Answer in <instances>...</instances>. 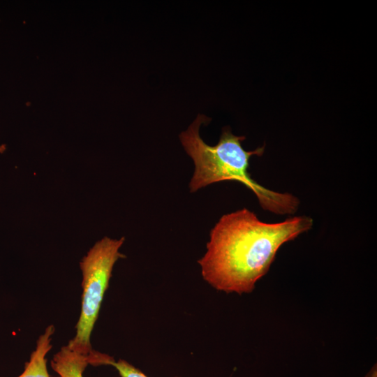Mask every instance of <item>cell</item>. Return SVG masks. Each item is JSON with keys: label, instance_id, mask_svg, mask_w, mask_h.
Listing matches in <instances>:
<instances>
[{"label": "cell", "instance_id": "obj_1", "mask_svg": "<svg viewBox=\"0 0 377 377\" xmlns=\"http://www.w3.org/2000/svg\"><path fill=\"white\" fill-rule=\"evenodd\" d=\"M308 216L267 223L246 208L223 215L198 261L203 279L217 290L249 293L268 272L279 248L313 226Z\"/></svg>", "mask_w": 377, "mask_h": 377}, {"label": "cell", "instance_id": "obj_2", "mask_svg": "<svg viewBox=\"0 0 377 377\" xmlns=\"http://www.w3.org/2000/svg\"><path fill=\"white\" fill-rule=\"evenodd\" d=\"M209 121L206 116L198 114L188 128L179 135L181 142L195 165L189 183L190 191L195 192L216 182L234 180L252 191L264 210L281 215L295 214L300 205L297 197L263 186L249 172L250 158L262 156L265 146L253 151L244 150L242 142L245 137L233 135L229 127L223 128L218 143L210 146L200 135L201 124Z\"/></svg>", "mask_w": 377, "mask_h": 377}, {"label": "cell", "instance_id": "obj_3", "mask_svg": "<svg viewBox=\"0 0 377 377\" xmlns=\"http://www.w3.org/2000/svg\"><path fill=\"white\" fill-rule=\"evenodd\" d=\"M124 237H105L98 241L80 263L82 274V295L80 315L73 339L68 345L87 355L97 353L91 345L90 337L98 318L101 303L116 262L124 257L119 249Z\"/></svg>", "mask_w": 377, "mask_h": 377}, {"label": "cell", "instance_id": "obj_4", "mask_svg": "<svg viewBox=\"0 0 377 377\" xmlns=\"http://www.w3.org/2000/svg\"><path fill=\"white\" fill-rule=\"evenodd\" d=\"M106 357L107 355L98 352L87 355L67 344L54 355L51 367L59 377H84V371L89 364L103 365Z\"/></svg>", "mask_w": 377, "mask_h": 377}, {"label": "cell", "instance_id": "obj_5", "mask_svg": "<svg viewBox=\"0 0 377 377\" xmlns=\"http://www.w3.org/2000/svg\"><path fill=\"white\" fill-rule=\"evenodd\" d=\"M54 332V327L50 325L39 337L36 347L26 362L23 372L17 377H50L45 357L52 348L51 340Z\"/></svg>", "mask_w": 377, "mask_h": 377}, {"label": "cell", "instance_id": "obj_6", "mask_svg": "<svg viewBox=\"0 0 377 377\" xmlns=\"http://www.w3.org/2000/svg\"><path fill=\"white\" fill-rule=\"evenodd\" d=\"M108 365L116 368L121 377H147L140 370L128 363L127 361L119 359L115 361L112 359Z\"/></svg>", "mask_w": 377, "mask_h": 377}, {"label": "cell", "instance_id": "obj_7", "mask_svg": "<svg viewBox=\"0 0 377 377\" xmlns=\"http://www.w3.org/2000/svg\"><path fill=\"white\" fill-rule=\"evenodd\" d=\"M365 377H377L376 364H375Z\"/></svg>", "mask_w": 377, "mask_h": 377}]
</instances>
